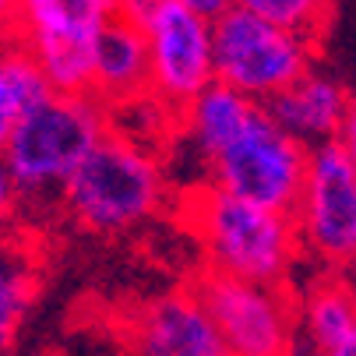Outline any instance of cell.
<instances>
[{
	"label": "cell",
	"instance_id": "obj_1",
	"mask_svg": "<svg viewBox=\"0 0 356 356\" xmlns=\"http://www.w3.org/2000/svg\"><path fill=\"white\" fill-rule=\"evenodd\" d=\"M184 219L194 240L201 243L209 272L219 275L286 286L289 272L303 254L293 216L268 212L209 184L187 194Z\"/></svg>",
	"mask_w": 356,
	"mask_h": 356
},
{
	"label": "cell",
	"instance_id": "obj_2",
	"mask_svg": "<svg viewBox=\"0 0 356 356\" xmlns=\"http://www.w3.org/2000/svg\"><path fill=\"white\" fill-rule=\"evenodd\" d=\"M166 194L170 177L163 159L141 141L110 131L67 180L60 205L81 229L120 236L156 219Z\"/></svg>",
	"mask_w": 356,
	"mask_h": 356
},
{
	"label": "cell",
	"instance_id": "obj_3",
	"mask_svg": "<svg viewBox=\"0 0 356 356\" xmlns=\"http://www.w3.org/2000/svg\"><path fill=\"white\" fill-rule=\"evenodd\" d=\"M113 110L95 95L54 92L0 148L22 197H60L74 170L113 127Z\"/></svg>",
	"mask_w": 356,
	"mask_h": 356
},
{
	"label": "cell",
	"instance_id": "obj_4",
	"mask_svg": "<svg viewBox=\"0 0 356 356\" xmlns=\"http://www.w3.org/2000/svg\"><path fill=\"white\" fill-rule=\"evenodd\" d=\"M311 166V148L286 134L275 117L258 106L240 134L205 163L209 187L233 194L268 212L293 216Z\"/></svg>",
	"mask_w": 356,
	"mask_h": 356
},
{
	"label": "cell",
	"instance_id": "obj_5",
	"mask_svg": "<svg viewBox=\"0 0 356 356\" xmlns=\"http://www.w3.org/2000/svg\"><path fill=\"white\" fill-rule=\"evenodd\" d=\"M120 15V0H15L11 35L39 60L60 95H92L99 35Z\"/></svg>",
	"mask_w": 356,
	"mask_h": 356
},
{
	"label": "cell",
	"instance_id": "obj_6",
	"mask_svg": "<svg viewBox=\"0 0 356 356\" xmlns=\"http://www.w3.org/2000/svg\"><path fill=\"white\" fill-rule=\"evenodd\" d=\"M212 25L216 81L258 106H268L293 81L314 71V39L303 32L282 29L240 8H226Z\"/></svg>",
	"mask_w": 356,
	"mask_h": 356
},
{
	"label": "cell",
	"instance_id": "obj_7",
	"mask_svg": "<svg viewBox=\"0 0 356 356\" xmlns=\"http://www.w3.org/2000/svg\"><path fill=\"white\" fill-rule=\"evenodd\" d=\"M120 15L141 25L148 42L152 95L170 110H187L216 85V18L180 0H120Z\"/></svg>",
	"mask_w": 356,
	"mask_h": 356
},
{
	"label": "cell",
	"instance_id": "obj_8",
	"mask_svg": "<svg viewBox=\"0 0 356 356\" xmlns=\"http://www.w3.org/2000/svg\"><path fill=\"white\" fill-rule=\"evenodd\" d=\"M191 289L212 314L229 356H296V296L286 286L205 272Z\"/></svg>",
	"mask_w": 356,
	"mask_h": 356
},
{
	"label": "cell",
	"instance_id": "obj_9",
	"mask_svg": "<svg viewBox=\"0 0 356 356\" xmlns=\"http://www.w3.org/2000/svg\"><path fill=\"white\" fill-rule=\"evenodd\" d=\"M293 226L303 254L321 261V268L342 272L356 254V170L335 141L311 148Z\"/></svg>",
	"mask_w": 356,
	"mask_h": 356
},
{
	"label": "cell",
	"instance_id": "obj_10",
	"mask_svg": "<svg viewBox=\"0 0 356 356\" xmlns=\"http://www.w3.org/2000/svg\"><path fill=\"white\" fill-rule=\"evenodd\" d=\"M134 356H229L212 314L194 289L148 300L131 325Z\"/></svg>",
	"mask_w": 356,
	"mask_h": 356
},
{
	"label": "cell",
	"instance_id": "obj_11",
	"mask_svg": "<svg viewBox=\"0 0 356 356\" xmlns=\"http://www.w3.org/2000/svg\"><path fill=\"white\" fill-rule=\"evenodd\" d=\"M349 106H353V99H349L342 81H335L325 71H307L300 81H293L279 99H272L265 110L300 145L321 148V145H332L339 138Z\"/></svg>",
	"mask_w": 356,
	"mask_h": 356
},
{
	"label": "cell",
	"instance_id": "obj_12",
	"mask_svg": "<svg viewBox=\"0 0 356 356\" xmlns=\"http://www.w3.org/2000/svg\"><path fill=\"white\" fill-rule=\"evenodd\" d=\"M152 92V67H148V42L141 25L117 15L110 29L99 35L95 46V78L92 95L113 106H127L134 99Z\"/></svg>",
	"mask_w": 356,
	"mask_h": 356
},
{
	"label": "cell",
	"instance_id": "obj_13",
	"mask_svg": "<svg viewBox=\"0 0 356 356\" xmlns=\"http://www.w3.org/2000/svg\"><path fill=\"white\" fill-rule=\"evenodd\" d=\"M300 346L311 356H325L356 328V293L342 272H318L296 296Z\"/></svg>",
	"mask_w": 356,
	"mask_h": 356
},
{
	"label": "cell",
	"instance_id": "obj_14",
	"mask_svg": "<svg viewBox=\"0 0 356 356\" xmlns=\"http://www.w3.org/2000/svg\"><path fill=\"white\" fill-rule=\"evenodd\" d=\"M254 110H258V103H250L240 92L216 81L187 110H180V138L205 166L222 145H229L240 134V127L254 117Z\"/></svg>",
	"mask_w": 356,
	"mask_h": 356
},
{
	"label": "cell",
	"instance_id": "obj_15",
	"mask_svg": "<svg viewBox=\"0 0 356 356\" xmlns=\"http://www.w3.org/2000/svg\"><path fill=\"white\" fill-rule=\"evenodd\" d=\"M49 95H54V85L42 74L39 60L15 35H4L0 39V148Z\"/></svg>",
	"mask_w": 356,
	"mask_h": 356
},
{
	"label": "cell",
	"instance_id": "obj_16",
	"mask_svg": "<svg viewBox=\"0 0 356 356\" xmlns=\"http://www.w3.org/2000/svg\"><path fill=\"white\" fill-rule=\"evenodd\" d=\"M35 300V272L18 243L0 236V356H11Z\"/></svg>",
	"mask_w": 356,
	"mask_h": 356
},
{
	"label": "cell",
	"instance_id": "obj_17",
	"mask_svg": "<svg viewBox=\"0 0 356 356\" xmlns=\"http://www.w3.org/2000/svg\"><path fill=\"white\" fill-rule=\"evenodd\" d=\"M229 8H240L247 15H258L265 22H275L282 29L314 39L332 11V0H229Z\"/></svg>",
	"mask_w": 356,
	"mask_h": 356
},
{
	"label": "cell",
	"instance_id": "obj_18",
	"mask_svg": "<svg viewBox=\"0 0 356 356\" xmlns=\"http://www.w3.org/2000/svg\"><path fill=\"white\" fill-rule=\"evenodd\" d=\"M18 184H15V177H11V170H8V159H4V152H0V226H4L11 216H15V209H18Z\"/></svg>",
	"mask_w": 356,
	"mask_h": 356
},
{
	"label": "cell",
	"instance_id": "obj_19",
	"mask_svg": "<svg viewBox=\"0 0 356 356\" xmlns=\"http://www.w3.org/2000/svg\"><path fill=\"white\" fill-rule=\"evenodd\" d=\"M335 145L342 148V156L349 159V166L356 170V99H353V106H349V113L342 120V131H339Z\"/></svg>",
	"mask_w": 356,
	"mask_h": 356
},
{
	"label": "cell",
	"instance_id": "obj_20",
	"mask_svg": "<svg viewBox=\"0 0 356 356\" xmlns=\"http://www.w3.org/2000/svg\"><path fill=\"white\" fill-rule=\"evenodd\" d=\"M180 4H187L191 11L205 15V18H219V15L229 8V0H180Z\"/></svg>",
	"mask_w": 356,
	"mask_h": 356
},
{
	"label": "cell",
	"instance_id": "obj_21",
	"mask_svg": "<svg viewBox=\"0 0 356 356\" xmlns=\"http://www.w3.org/2000/svg\"><path fill=\"white\" fill-rule=\"evenodd\" d=\"M11 25H15V0H0V39L11 35Z\"/></svg>",
	"mask_w": 356,
	"mask_h": 356
},
{
	"label": "cell",
	"instance_id": "obj_22",
	"mask_svg": "<svg viewBox=\"0 0 356 356\" xmlns=\"http://www.w3.org/2000/svg\"><path fill=\"white\" fill-rule=\"evenodd\" d=\"M325 356H356V328H353V332H349V335L335 346V349H328Z\"/></svg>",
	"mask_w": 356,
	"mask_h": 356
},
{
	"label": "cell",
	"instance_id": "obj_23",
	"mask_svg": "<svg viewBox=\"0 0 356 356\" xmlns=\"http://www.w3.org/2000/svg\"><path fill=\"white\" fill-rule=\"evenodd\" d=\"M342 275H346V282H349V286H353V293H356V254L349 258V265L342 268Z\"/></svg>",
	"mask_w": 356,
	"mask_h": 356
}]
</instances>
